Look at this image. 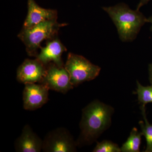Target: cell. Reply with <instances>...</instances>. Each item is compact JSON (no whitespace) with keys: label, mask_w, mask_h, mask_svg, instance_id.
<instances>
[{"label":"cell","mask_w":152,"mask_h":152,"mask_svg":"<svg viewBox=\"0 0 152 152\" xmlns=\"http://www.w3.org/2000/svg\"><path fill=\"white\" fill-rule=\"evenodd\" d=\"M114 109L98 100L91 102L82 110L80 124V133L77 146L91 145L111 124Z\"/></svg>","instance_id":"1"},{"label":"cell","mask_w":152,"mask_h":152,"mask_svg":"<svg viewBox=\"0 0 152 152\" xmlns=\"http://www.w3.org/2000/svg\"><path fill=\"white\" fill-rule=\"evenodd\" d=\"M102 8L113 21L123 42H132L135 39L142 27L148 23V18L140 10H132L125 3Z\"/></svg>","instance_id":"2"},{"label":"cell","mask_w":152,"mask_h":152,"mask_svg":"<svg viewBox=\"0 0 152 152\" xmlns=\"http://www.w3.org/2000/svg\"><path fill=\"white\" fill-rule=\"evenodd\" d=\"M66 25L58 23L57 19L48 20L31 27L23 28L18 37L26 46L28 55L37 57L42 42L56 37L60 28Z\"/></svg>","instance_id":"3"},{"label":"cell","mask_w":152,"mask_h":152,"mask_svg":"<svg viewBox=\"0 0 152 152\" xmlns=\"http://www.w3.org/2000/svg\"><path fill=\"white\" fill-rule=\"evenodd\" d=\"M64 67L74 87L94 80L99 75L101 70L99 66L94 64L85 57L72 53L68 54Z\"/></svg>","instance_id":"4"},{"label":"cell","mask_w":152,"mask_h":152,"mask_svg":"<svg viewBox=\"0 0 152 152\" xmlns=\"http://www.w3.org/2000/svg\"><path fill=\"white\" fill-rule=\"evenodd\" d=\"M76 141L66 128H58L50 131L43 140L44 152L77 151Z\"/></svg>","instance_id":"5"},{"label":"cell","mask_w":152,"mask_h":152,"mask_svg":"<svg viewBox=\"0 0 152 152\" xmlns=\"http://www.w3.org/2000/svg\"><path fill=\"white\" fill-rule=\"evenodd\" d=\"M40 84L46 86L50 90L64 94L74 87L64 66H59L53 63L47 65L45 75Z\"/></svg>","instance_id":"6"},{"label":"cell","mask_w":152,"mask_h":152,"mask_svg":"<svg viewBox=\"0 0 152 152\" xmlns=\"http://www.w3.org/2000/svg\"><path fill=\"white\" fill-rule=\"evenodd\" d=\"M47 65L36 58L27 59L17 70V80L21 83H40L46 74Z\"/></svg>","instance_id":"7"},{"label":"cell","mask_w":152,"mask_h":152,"mask_svg":"<svg viewBox=\"0 0 152 152\" xmlns=\"http://www.w3.org/2000/svg\"><path fill=\"white\" fill-rule=\"evenodd\" d=\"M49 88L42 84H25L23 94V108L27 110H35L42 107L49 100Z\"/></svg>","instance_id":"8"},{"label":"cell","mask_w":152,"mask_h":152,"mask_svg":"<svg viewBox=\"0 0 152 152\" xmlns=\"http://www.w3.org/2000/svg\"><path fill=\"white\" fill-rule=\"evenodd\" d=\"M41 52L36 58L45 65L54 63L59 66H64L61 56L67 49L57 37L48 40L46 45L40 47Z\"/></svg>","instance_id":"9"},{"label":"cell","mask_w":152,"mask_h":152,"mask_svg":"<svg viewBox=\"0 0 152 152\" xmlns=\"http://www.w3.org/2000/svg\"><path fill=\"white\" fill-rule=\"evenodd\" d=\"M42 140L28 124L23 128L15 143V151L17 152H40L42 151Z\"/></svg>","instance_id":"10"},{"label":"cell","mask_w":152,"mask_h":152,"mask_svg":"<svg viewBox=\"0 0 152 152\" xmlns=\"http://www.w3.org/2000/svg\"><path fill=\"white\" fill-rule=\"evenodd\" d=\"M28 12L23 28L31 27L41 22L57 19L56 10L43 8L38 5L34 0H28Z\"/></svg>","instance_id":"11"},{"label":"cell","mask_w":152,"mask_h":152,"mask_svg":"<svg viewBox=\"0 0 152 152\" xmlns=\"http://www.w3.org/2000/svg\"><path fill=\"white\" fill-rule=\"evenodd\" d=\"M142 132H140L136 128H133L126 141L121 147L123 152H139L141 144Z\"/></svg>","instance_id":"12"},{"label":"cell","mask_w":152,"mask_h":152,"mask_svg":"<svg viewBox=\"0 0 152 152\" xmlns=\"http://www.w3.org/2000/svg\"><path fill=\"white\" fill-rule=\"evenodd\" d=\"M140 110L144 121H140L139 124L142 134L145 138L147 142L146 148L143 152H152V125L149 122L147 118L145 106L141 105Z\"/></svg>","instance_id":"13"},{"label":"cell","mask_w":152,"mask_h":152,"mask_svg":"<svg viewBox=\"0 0 152 152\" xmlns=\"http://www.w3.org/2000/svg\"><path fill=\"white\" fill-rule=\"evenodd\" d=\"M137 91L134 94L137 95L138 99L141 105L145 106L152 103V86H142L138 81H137Z\"/></svg>","instance_id":"14"},{"label":"cell","mask_w":152,"mask_h":152,"mask_svg":"<svg viewBox=\"0 0 152 152\" xmlns=\"http://www.w3.org/2000/svg\"><path fill=\"white\" fill-rule=\"evenodd\" d=\"M94 152H120L121 148L117 144L111 141L104 140L100 142H97L96 145L93 150Z\"/></svg>","instance_id":"15"},{"label":"cell","mask_w":152,"mask_h":152,"mask_svg":"<svg viewBox=\"0 0 152 152\" xmlns=\"http://www.w3.org/2000/svg\"><path fill=\"white\" fill-rule=\"evenodd\" d=\"M151 1V0H140L137 6L136 10H140V9L143 6L147 4Z\"/></svg>","instance_id":"16"},{"label":"cell","mask_w":152,"mask_h":152,"mask_svg":"<svg viewBox=\"0 0 152 152\" xmlns=\"http://www.w3.org/2000/svg\"><path fill=\"white\" fill-rule=\"evenodd\" d=\"M148 69L149 80L151 85L152 86V63L149 64Z\"/></svg>","instance_id":"17"},{"label":"cell","mask_w":152,"mask_h":152,"mask_svg":"<svg viewBox=\"0 0 152 152\" xmlns=\"http://www.w3.org/2000/svg\"><path fill=\"white\" fill-rule=\"evenodd\" d=\"M148 23L151 24V30L152 32V15L151 16L148 18Z\"/></svg>","instance_id":"18"}]
</instances>
